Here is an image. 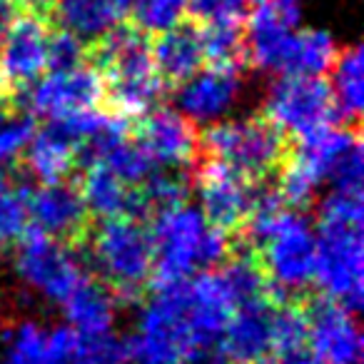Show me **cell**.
<instances>
[{"instance_id": "obj_1", "label": "cell", "mask_w": 364, "mask_h": 364, "mask_svg": "<svg viewBox=\"0 0 364 364\" xmlns=\"http://www.w3.org/2000/svg\"><path fill=\"white\" fill-rule=\"evenodd\" d=\"M85 63L100 75L102 112L120 120H137L165 95L152 63L150 36L120 21L115 28L85 46Z\"/></svg>"}, {"instance_id": "obj_2", "label": "cell", "mask_w": 364, "mask_h": 364, "mask_svg": "<svg viewBox=\"0 0 364 364\" xmlns=\"http://www.w3.org/2000/svg\"><path fill=\"white\" fill-rule=\"evenodd\" d=\"M362 193L332 190L319 210L314 284L332 302L359 312L364 299Z\"/></svg>"}, {"instance_id": "obj_3", "label": "cell", "mask_w": 364, "mask_h": 364, "mask_svg": "<svg viewBox=\"0 0 364 364\" xmlns=\"http://www.w3.org/2000/svg\"><path fill=\"white\" fill-rule=\"evenodd\" d=\"M152 274L147 289H162L185 282L198 267L215 269L232 252L235 237L205 223L198 210L188 205L157 215L150 223Z\"/></svg>"}, {"instance_id": "obj_4", "label": "cell", "mask_w": 364, "mask_h": 364, "mask_svg": "<svg viewBox=\"0 0 364 364\" xmlns=\"http://www.w3.org/2000/svg\"><path fill=\"white\" fill-rule=\"evenodd\" d=\"M85 255L97 277L117 304H132L145 297L152 274L150 225L132 218H110L92 223Z\"/></svg>"}, {"instance_id": "obj_5", "label": "cell", "mask_w": 364, "mask_h": 364, "mask_svg": "<svg viewBox=\"0 0 364 364\" xmlns=\"http://www.w3.org/2000/svg\"><path fill=\"white\" fill-rule=\"evenodd\" d=\"M200 152L225 162L245 180L262 185L272 182L292 152V140L259 112L252 117L215 122L200 132Z\"/></svg>"}, {"instance_id": "obj_6", "label": "cell", "mask_w": 364, "mask_h": 364, "mask_svg": "<svg viewBox=\"0 0 364 364\" xmlns=\"http://www.w3.org/2000/svg\"><path fill=\"white\" fill-rule=\"evenodd\" d=\"M188 282V279H185ZM177 282L155 289L142 309L140 332L127 339L130 362L137 364H180L200 352L190 324L188 284Z\"/></svg>"}, {"instance_id": "obj_7", "label": "cell", "mask_w": 364, "mask_h": 364, "mask_svg": "<svg viewBox=\"0 0 364 364\" xmlns=\"http://www.w3.org/2000/svg\"><path fill=\"white\" fill-rule=\"evenodd\" d=\"M269 282L274 302H287L304 297L309 284H314L317 264V237L304 213L287 210L267 240L255 247Z\"/></svg>"}, {"instance_id": "obj_8", "label": "cell", "mask_w": 364, "mask_h": 364, "mask_svg": "<svg viewBox=\"0 0 364 364\" xmlns=\"http://www.w3.org/2000/svg\"><path fill=\"white\" fill-rule=\"evenodd\" d=\"M262 115L272 125H277L289 140L339 122L329 82L324 77L304 75L279 77L264 100Z\"/></svg>"}, {"instance_id": "obj_9", "label": "cell", "mask_w": 364, "mask_h": 364, "mask_svg": "<svg viewBox=\"0 0 364 364\" xmlns=\"http://www.w3.org/2000/svg\"><path fill=\"white\" fill-rule=\"evenodd\" d=\"M53 23L23 13L0 43V92L23 110V95L48 70V41Z\"/></svg>"}, {"instance_id": "obj_10", "label": "cell", "mask_w": 364, "mask_h": 364, "mask_svg": "<svg viewBox=\"0 0 364 364\" xmlns=\"http://www.w3.org/2000/svg\"><path fill=\"white\" fill-rule=\"evenodd\" d=\"M16 269L28 287L60 304L85 274L65 245L55 242L33 225L16 240Z\"/></svg>"}, {"instance_id": "obj_11", "label": "cell", "mask_w": 364, "mask_h": 364, "mask_svg": "<svg viewBox=\"0 0 364 364\" xmlns=\"http://www.w3.org/2000/svg\"><path fill=\"white\" fill-rule=\"evenodd\" d=\"M195 182H198L200 203H203L200 215L205 218V223L213 225L220 232L230 235V237H237L247 223L250 213H252V203L259 185L245 180L232 167H228L225 162L210 160V157L198 160Z\"/></svg>"}, {"instance_id": "obj_12", "label": "cell", "mask_w": 364, "mask_h": 364, "mask_svg": "<svg viewBox=\"0 0 364 364\" xmlns=\"http://www.w3.org/2000/svg\"><path fill=\"white\" fill-rule=\"evenodd\" d=\"M28 223L68 250H82L95 220L87 213L75 180H65L28 193Z\"/></svg>"}, {"instance_id": "obj_13", "label": "cell", "mask_w": 364, "mask_h": 364, "mask_svg": "<svg viewBox=\"0 0 364 364\" xmlns=\"http://www.w3.org/2000/svg\"><path fill=\"white\" fill-rule=\"evenodd\" d=\"M23 110L46 120H58L85 110H102L100 75L87 63L75 70L46 73L26 90Z\"/></svg>"}, {"instance_id": "obj_14", "label": "cell", "mask_w": 364, "mask_h": 364, "mask_svg": "<svg viewBox=\"0 0 364 364\" xmlns=\"http://www.w3.org/2000/svg\"><path fill=\"white\" fill-rule=\"evenodd\" d=\"M132 137L145 147L155 165L188 170L200 160V132L190 117L170 107H152L130 122Z\"/></svg>"}, {"instance_id": "obj_15", "label": "cell", "mask_w": 364, "mask_h": 364, "mask_svg": "<svg viewBox=\"0 0 364 364\" xmlns=\"http://www.w3.org/2000/svg\"><path fill=\"white\" fill-rule=\"evenodd\" d=\"M307 347L317 364H362V332L354 312L327 297H307Z\"/></svg>"}, {"instance_id": "obj_16", "label": "cell", "mask_w": 364, "mask_h": 364, "mask_svg": "<svg viewBox=\"0 0 364 364\" xmlns=\"http://www.w3.org/2000/svg\"><path fill=\"white\" fill-rule=\"evenodd\" d=\"M277 302L272 297L240 304L220 334L218 352L230 364H267L272 357V322Z\"/></svg>"}, {"instance_id": "obj_17", "label": "cell", "mask_w": 364, "mask_h": 364, "mask_svg": "<svg viewBox=\"0 0 364 364\" xmlns=\"http://www.w3.org/2000/svg\"><path fill=\"white\" fill-rule=\"evenodd\" d=\"M150 50L157 77L162 80L165 90H177L182 82H188L208 65L203 31L190 21H180L170 31L150 36Z\"/></svg>"}, {"instance_id": "obj_18", "label": "cell", "mask_w": 364, "mask_h": 364, "mask_svg": "<svg viewBox=\"0 0 364 364\" xmlns=\"http://www.w3.org/2000/svg\"><path fill=\"white\" fill-rule=\"evenodd\" d=\"M242 80V68L205 65L198 75L177 87V105L190 120H213L235 102Z\"/></svg>"}, {"instance_id": "obj_19", "label": "cell", "mask_w": 364, "mask_h": 364, "mask_svg": "<svg viewBox=\"0 0 364 364\" xmlns=\"http://www.w3.org/2000/svg\"><path fill=\"white\" fill-rule=\"evenodd\" d=\"M77 142L68 137L60 127L48 122L41 132H36L31 145L13 162L23 175L36 177L41 185H55L65 182L77 172Z\"/></svg>"}, {"instance_id": "obj_20", "label": "cell", "mask_w": 364, "mask_h": 364, "mask_svg": "<svg viewBox=\"0 0 364 364\" xmlns=\"http://www.w3.org/2000/svg\"><path fill=\"white\" fill-rule=\"evenodd\" d=\"M63 307H65L68 322L75 332H80L82 337H105L110 334L112 322H115L117 302L100 279L85 272L65 297Z\"/></svg>"}, {"instance_id": "obj_21", "label": "cell", "mask_w": 364, "mask_h": 364, "mask_svg": "<svg viewBox=\"0 0 364 364\" xmlns=\"http://www.w3.org/2000/svg\"><path fill=\"white\" fill-rule=\"evenodd\" d=\"M75 175V185L92 220L127 218L130 215V188L107 165L87 162Z\"/></svg>"}, {"instance_id": "obj_22", "label": "cell", "mask_w": 364, "mask_h": 364, "mask_svg": "<svg viewBox=\"0 0 364 364\" xmlns=\"http://www.w3.org/2000/svg\"><path fill=\"white\" fill-rule=\"evenodd\" d=\"M125 21L122 0H58L50 23L73 33L82 43H92Z\"/></svg>"}, {"instance_id": "obj_23", "label": "cell", "mask_w": 364, "mask_h": 364, "mask_svg": "<svg viewBox=\"0 0 364 364\" xmlns=\"http://www.w3.org/2000/svg\"><path fill=\"white\" fill-rule=\"evenodd\" d=\"M339 50L332 36L324 31H299L289 33L279 53L277 73L282 75L324 77L332 70Z\"/></svg>"}, {"instance_id": "obj_24", "label": "cell", "mask_w": 364, "mask_h": 364, "mask_svg": "<svg viewBox=\"0 0 364 364\" xmlns=\"http://www.w3.org/2000/svg\"><path fill=\"white\" fill-rule=\"evenodd\" d=\"M334 77L329 82L337 107V117L342 125H359L364 100V68H362V48H347L337 55L332 65Z\"/></svg>"}, {"instance_id": "obj_25", "label": "cell", "mask_w": 364, "mask_h": 364, "mask_svg": "<svg viewBox=\"0 0 364 364\" xmlns=\"http://www.w3.org/2000/svg\"><path fill=\"white\" fill-rule=\"evenodd\" d=\"M31 190L28 175H23L18 167L13 170V175L0 170V245L16 242L31 225L28 223V193Z\"/></svg>"}, {"instance_id": "obj_26", "label": "cell", "mask_w": 364, "mask_h": 364, "mask_svg": "<svg viewBox=\"0 0 364 364\" xmlns=\"http://www.w3.org/2000/svg\"><path fill=\"white\" fill-rule=\"evenodd\" d=\"M122 6L125 21L145 31L147 36L170 31L185 21V0H122Z\"/></svg>"}, {"instance_id": "obj_27", "label": "cell", "mask_w": 364, "mask_h": 364, "mask_svg": "<svg viewBox=\"0 0 364 364\" xmlns=\"http://www.w3.org/2000/svg\"><path fill=\"white\" fill-rule=\"evenodd\" d=\"M250 0H185V21L198 28L245 26Z\"/></svg>"}, {"instance_id": "obj_28", "label": "cell", "mask_w": 364, "mask_h": 364, "mask_svg": "<svg viewBox=\"0 0 364 364\" xmlns=\"http://www.w3.org/2000/svg\"><path fill=\"white\" fill-rule=\"evenodd\" d=\"M36 117L31 112H13L0 122V162H18L36 135Z\"/></svg>"}, {"instance_id": "obj_29", "label": "cell", "mask_w": 364, "mask_h": 364, "mask_svg": "<svg viewBox=\"0 0 364 364\" xmlns=\"http://www.w3.org/2000/svg\"><path fill=\"white\" fill-rule=\"evenodd\" d=\"M8 364H48V334L38 324H18L11 337Z\"/></svg>"}, {"instance_id": "obj_30", "label": "cell", "mask_w": 364, "mask_h": 364, "mask_svg": "<svg viewBox=\"0 0 364 364\" xmlns=\"http://www.w3.org/2000/svg\"><path fill=\"white\" fill-rule=\"evenodd\" d=\"M85 65V43L73 33L53 26L50 41H48V70L46 73H65Z\"/></svg>"}, {"instance_id": "obj_31", "label": "cell", "mask_w": 364, "mask_h": 364, "mask_svg": "<svg viewBox=\"0 0 364 364\" xmlns=\"http://www.w3.org/2000/svg\"><path fill=\"white\" fill-rule=\"evenodd\" d=\"M18 3H21L23 11L31 13V16H38V18H43V21H50L58 0H18Z\"/></svg>"}, {"instance_id": "obj_32", "label": "cell", "mask_w": 364, "mask_h": 364, "mask_svg": "<svg viewBox=\"0 0 364 364\" xmlns=\"http://www.w3.org/2000/svg\"><path fill=\"white\" fill-rule=\"evenodd\" d=\"M267 364H317L312 357V352L307 349H297V352H287V354H279V357H272Z\"/></svg>"}, {"instance_id": "obj_33", "label": "cell", "mask_w": 364, "mask_h": 364, "mask_svg": "<svg viewBox=\"0 0 364 364\" xmlns=\"http://www.w3.org/2000/svg\"><path fill=\"white\" fill-rule=\"evenodd\" d=\"M13 112H18L16 107L11 105V102H6V100H0V122L6 120L8 115H13Z\"/></svg>"}, {"instance_id": "obj_34", "label": "cell", "mask_w": 364, "mask_h": 364, "mask_svg": "<svg viewBox=\"0 0 364 364\" xmlns=\"http://www.w3.org/2000/svg\"><path fill=\"white\" fill-rule=\"evenodd\" d=\"M255 3H267V0H255Z\"/></svg>"}]
</instances>
